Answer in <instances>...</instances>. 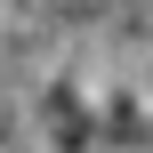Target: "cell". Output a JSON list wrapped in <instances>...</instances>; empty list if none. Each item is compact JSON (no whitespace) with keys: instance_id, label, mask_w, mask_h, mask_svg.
Wrapping results in <instances>:
<instances>
[{"instance_id":"obj_1","label":"cell","mask_w":153,"mask_h":153,"mask_svg":"<svg viewBox=\"0 0 153 153\" xmlns=\"http://www.w3.org/2000/svg\"><path fill=\"white\" fill-rule=\"evenodd\" d=\"M0 153H153V0H0Z\"/></svg>"}]
</instances>
